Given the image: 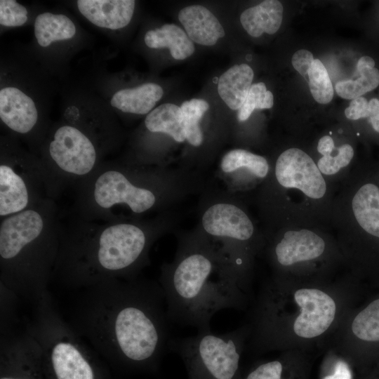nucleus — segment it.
Segmentation results:
<instances>
[{
	"label": "nucleus",
	"instance_id": "f257e3e1",
	"mask_svg": "<svg viewBox=\"0 0 379 379\" xmlns=\"http://www.w3.org/2000/svg\"><path fill=\"white\" fill-rule=\"evenodd\" d=\"M358 294L348 279L327 282L273 278L251 312L248 350L253 353L324 348Z\"/></svg>",
	"mask_w": 379,
	"mask_h": 379
},
{
	"label": "nucleus",
	"instance_id": "f03ea898",
	"mask_svg": "<svg viewBox=\"0 0 379 379\" xmlns=\"http://www.w3.org/2000/svg\"><path fill=\"white\" fill-rule=\"evenodd\" d=\"M167 317L198 331L211 329L218 311L243 309L248 294L241 288L230 262L206 247H187L166 267L163 279Z\"/></svg>",
	"mask_w": 379,
	"mask_h": 379
},
{
	"label": "nucleus",
	"instance_id": "7ed1b4c3",
	"mask_svg": "<svg viewBox=\"0 0 379 379\" xmlns=\"http://www.w3.org/2000/svg\"><path fill=\"white\" fill-rule=\"evenodd\" d=\"M268 255L274 279L331 281V270L345 261L340 249L307 229L284 232L270 244Z\"/></svg>",
	"mask_w": 379,
	"mask_h": 379
},
{
	"label": "nucleus",
	"instance_id": "20e7f679",
	"mask_svg": "<svg viewBox=\"0 0 379 379\" xmlns=\"http://www.w3.org/2000/svg\"><path fill=\"white\" fill-rule=\"evenodd\" d=\"M248 335L245 324L221 335L199 331L194 336L173 339L168 345L184 361L190 379H238Z\"/></svg>",
	"mask_w": 379,
	"mask_h": 379
},
{
	"label": "nucleus",
	"instance_id": "39448f33",
	"mask_svg": "<svg viewBox=\"0 0 379 379\" xmlns=\"http://www.w3.org/2000/svg\"><path fill=\"white\" fill-rule=\"evenodd\" d=\"M131 301L115 319L114 333L124 356L134 362L151 360L164 343L165 324L158 307Z\"/></svg>",
	"mask_w": 379,
	"mask_h": 379
},
{
	"label": "nucleus",
	"instance_id": "423d86ee",
	"mask_svg": "<svg viewBox=\"0 0 379 379\" xmlns=\"http://www.w3.org/2000/svg\"><path fill=\"white\" fill-rule=\"evenodd\" d=\"M330 347L350 364L363 366L379 360V296L354 307L330 338Z\"/></svg>",
	"mask_w": 379,
	"mask_h": 379
},
{
	"label": "nucleus",
	"instance_id": "0eeeda50",
	"mask_svg": "<svg viewBox=\"0 0 379 379\" xmlns=\"http://www.w3.org/2000/svg\"><path fill=\"white\" fill-rule=\"evenodd\" d=\"M48 151L55 168L72 177L88 175L97 162L93 142L81 130L71 125H62L55 131Z\"/></svg>",
	"mask_w": 379,
	"mask_h": 379
},
{
	"label": "nucleus",
	"instance_id": "6e6552de",
	"mask_svg": "<svg viewBox=\"0 0 379 379\" xmlns=\"http://www.w3.org/2000/svg\"><path fill=\"white\" fill-rule=\"evenodd\" d=\"M98 245L100 265L107 270L118 271L131 267L140 258L147 246V237L133 224H113L102 229Z\"/></svg>",
	"mask_w": 379,
	"mask_h": 379
},
{
	"label": "nucleus",
	"instance_id": "1a4fd4ad",
	"mask_svg": "<svg viewBox=\"0 0 379 379\" xmlns=\"http://www.w3.org/2000/svg\"><path fill=\"white\" fill-rule=\"evenodd\" d=\"M92 197L95 205L102 210L120 204L128 206L135 213L150 209L157 200L150 190L135 185L124 173L112 169L97 176L93 185Z\"/></svg>",
	"mask_w": 379,
	"mask_h": 379
},
{
	"label": "nucleus",
	"instance_id": "9d476101",
	"mask_svg": "<svg viewBox=\"0 0 379 379\" xmlns=\"http://www.w3.org/2000/svg\"><path fill=\"white\" fill-rule=\"evenodd\" d=\"M278 183L287 189L295 188L305 197L318 200L326 192V183L314 160L298 148H290L278 157L274 170Z\"/></svg>",
	"mask_w": 379,
	"mask_h": 379
},
{
	"label": "nucleus",
	"instance_id": "9b49d317",
	"mask_svg": "<svg viewBox=\"0 0 379 379\" xmlns=\"http://www.w3.org/2000/svg\"><path fill=\"white\" fill-rule=\"evenodd\" d=\"M45 218L36 208H29L6 216L0 225V255L4 260L15 258L45 230Z\"/></svg>",
	"mask_w": 379,
	"mask_h": 379
},
{
	"label": "nucleus",
	"instance_id": "f8f14e48",
	"mask_svg": "<svg viewBox=\"0 0 379 379\" xmlns=\"http://www.w3.org/2000/svg\"><path fill=\"white\" fill-rule=\"evenodd\" d=\"M0 118L11 131L26 134L35 127L38 110L35 102L27 93L15 86L0 90Z\"/></svg>",
	"mask_w": 379,
	"mask_h": 379
},
{
	"label": "nucleus",
	"instance_id": "ddd939ff",
	"mask_svg": "<svg viewBox=\"0 0 379 379\" xmlns=\"http://www.w3.org/2000/svg\"><path fill=\"white\" fill-rule=\"evenodd\" d=\"M78 10L89 22L99 27L119 29L127 26L133 15V0H79Z\"/></svg>",
	"mask_w": 379,
	"mask_h": 379
},
{
	"label": "nucleus",
	"instance_id": "4468645a",
	"mask_svg": "<svg viewBox=\"0 0 379 379\" xmlns=\"http://www.w3.org/2000/svg\"><path fill=\"white\" fill-rule=\"evenodd\" d=\"M31 191L25 175L11 163L0 164V215L6 216L29 208Z\"/></svg>",
	"mask_w": 379,
	"mask_h": 379
},
{
	"label": "nucleus",
	"instance_id": "2eb2a0df",
	"mask_svg": "<svg viewBox=\"0 0 379 379\" xmlns=\"http://www.w3.org/2000/svg\"><path fill=\"white\" fill-rule=\"evenodd\" d=\"M178 16L190 39L197 44L213 46L225 36V30L219 20L204 6H187L179 11Z\"/></svg>",
	"mask_w": 379,
	"mask_h": 379
},
{
	"label": "nucleus",
	"instance_id": "dca6fc26",
	"mask_svg": "<svg viewBox=\"0 0 379 379\" xmlns=\"http://www.w3.org/2000/svg\"><path fill=\"white\" fill-rule=\"evenodd\" d=\"M281 352L279 357L258 364L245 379H306L308 353L300 350Z\"/></svg>",
	"mask_w": 379,
	"mask_h": 379
},
{
	"label": "nucleus",
	"instance_id": "f3484780",
	"mask_svg": "<svg viewBox=\"0 0 379 379\" xmlns=\"http://www.w3.org/2000/svg\"><path fill=\"white\" fill-rule=\"evenodd\" d=\"M163 94L161 86L152 82L145 83L134 88H123L115 92L110 100V104L123 112L146 114L152 111Z\"/></svg>",
	"mask_w": 379,
	"mask_h": 379
},
{
	"label": "nucleus",
	"instance_id": "a211bd4d",
	"mask_svg": "<svg viewBox=\"0 0 379 379\" xmlns=\"http://www.w3.org/2000/svg\"><path fill=\"white\" fill-rule=\"evenodd\" d=\"M283 6L277 0H266L246 9L240 16V22L247 33L258 37L263 33L273 34L281 25Z\"/></svg>",
	"mask_w": 379,
	"mask_h": 379
},
{
	"label": "nucleus",
	"instance_id": "6ab92c4d",
	"mask_svg": "<svg viewBox=\"0 0 379 379\" xmlns=\"http://www.w3.org/2000/svg\"><path fill=\"white\" fill-rule=\"evenodd\" d=\"M253 71L246 64L235 65L219 78L218 92L221 99L233 110L244 103L253 79Z\"/></svg>",
	"mask_w": 379,
	"mask_h": 379
},
{
	"label": "nucleus",
	"instance_id": "aec40b11",
	"mask_svg": "<svg viewBox=\"0 0 379 379\" xmlns=\"http://www.w3.org/2000/svg\"><path fill=\"white\" fill-rule=\"evenodd\" d=\"M144 41L150 48H169L175 60H184L195 51L193 41L187 33L174 24H165L160 28L147 31Z\"/></svg>",
	"mask_w": 379,
	"mask_h": 379
},
{
	"label": "nucleus",
	"instance_id": "412c9836",
	"mask_svg": "<svg viewBox=\"0 0 379 379\" xmlns=\"http://www.w3.org/2000/svg\"><path fill=\"white\" fill-rule=\"evenodd\" d=\"M352 209L359 226L370 235L379 238V188L375 184L361 186L352 200Z\"/></svg>",
	"mask_w": 379,
	"mask_h": 379
},
{
	"label": "nucleus",
	"instance_id": "4be33fe9",
	"mask_svg": "<svg viewBox=\"0 0 379 379\" xmlns=\"http://www.w3.org/2000/svg\"><path fill=\"white\" fill-rule=\"evenodd\" d=\"M51 359L58 379H93L91 366L70 343H58L53 350Z\"/></svg>",
	"mask_w": 379,
	"mask_h": 379
},
{
	"label": "nucleus",
	"instance_id": "5701e85b",
	"mask_svg": "<svg viewBox=\"0 0 379 379\" xmlns=\"http://www.w3.org/2000/svg\"><path fill=\"white\" fill-rule=\"evenodd\" d=\"M145 125L149 131L166 133L176 142L186 140L182 112L175 104L164 103L152 109L147 115Z\"/></svg>",
	"mask_w": 379,
	"mask_h": 379
},
{
	"label": "nucleus",
	"instance_id": "b1692460",
	"mask_svg": "<svg viewBox=\"0 0 379 379\" xmlns=\"http://www.w3.org/2000/svg\"><path fill=\"white\" fill-rule=\"evenodd\" d=\"M34 27L35 38L41 47L56 41L71 39L77 31L74 23L67 15L49 12L38 15Z\"/></svg>",
	"mask_w": 379,
	"mask_h": 379
},
{
	"label": "nucleus",
	"instance_id": "393cba45",
	"mask_svg": "<svg viewBox=\"0 0 379 379\" xmlns=\"http://www.w3.org/2000/svg\"><path fill=\"white\" fill-rule=\"evenodd\" d=\"M360 77L356 80H343L335 84L337 94L344 99L354 100L373 91L379 85V70L369 56L360 58L357 62Z\"/></svg>",
	"mask_w": 379,
	"mask_h": 379
},
{
	"label": "nucleus",
	"instance_id": "a878e982",
	"mask_svg": "<svg viewBox=\"0 0 379 379\" xmlns=\"http://www.w3.org/2000/svg\"><path fill=\"white\" fill-rule=\"evenodd\" d=\"M246 168L258 178H265L269 172L267 159L246 149H235L224 155L220 168L225 173H231L239 168Z\"/></svg>",
	"mask_w": 379,
	"mask_h": 379
},
{
	"label": "nucleus",
	"instance_id": "bb28decb",
	"mask_svg": "<svg viewBox=\"0 0 379 379\" xmlns=\"http://www.w3.org/2000/svg\"><path fill=\"white\" fill-rule=\"evenodd\" d=\"M184 119L186 140L190 144L198 147L204 140L199 121L208 109V103L202 99L193 98L183 102L180 107Z\"/></svg>",
	"mask_w": 379,
	"mask_h": 379
},
{
	"label": "nucleus",
	"instance_id": "cd10ccee",
	"mask_svg": "<svg viewBox=\"0 0 379 379\" xmlns=\"http://www.w3.org/2000/svg\"><path fill=\"white\" fill-rule=\"evenodd\" d=\"M308 84L314 99L320 104L330 102L333 88L328 73L319 59H314L308 73Z\"/></svg>",
	"mask_w": 379,
	"mask_h": 379
},
{
	"label": "nucleus",
	"instance_id": "c85d7f7f",
	"mask_svg": "<svg viewBox=\"0 0 379 379\" xmlns=\"http://www.w3.org/2000/svg\"><path fill=\"white\" fill-rule=\"evenodd\" d=\"M273 105V94L267 90L263 82L252 84L244 103L238 110L237 118L239 121H244L254 109H270Z\"/></svg>",
	"mask_w": 379,
	"mask_h": 379
},
{
	"label": "nucleus",
	"instance_id": "c756f323",
	"mask_svg": "<svg viewBox=\"0 0 379 379\" xmlns=\"http://www.w3.org/2000/svg\"><path fill=\"white\" fill-rule=\"evenodd\" d=\"M326 350L321 379H353L351 364L333 349Z\"/></svg>",
	"mask_w": 379,
	"mask_h": 379
},
{
	"label": "nucleus",
	"instance_id": "7c9ffc66",
	"mask_svg": "<svg viewBox=\"0 0 379 379\" xmlns=\"http://www.w3.org/2000/svg\"><path fill=\"white\" fill-rule=\"evenodd\" d=\"M354 157V149L349 144H343L337 147L335 155L322 156L317 161L320 172L326 175H332L347 166Z\"/></svg>",
	"mask_w": 379,
	"mask_h": 379
},
{
	"label": "nucleus",
	"instance_id": "2f4dec72",
	"mask_svg": "<svg viewBox=\"0 0 379 379\" xmlns=\"http://www.w3.org/2000/svg\"><path fill=\"white\" fill-rule=\"evenodd\" d=\"M27 8L14 0L0 1V24L4 27H15L25 24L28 18Z\"/></svg>",
	"mask_w": 379,
	"mask_h": 379
},
{
	"label": "nucleus",
	"instance_id": "473e14b6",
	"mask_svg": "<svg viewBox=\"0 0 379 379\" xmlns=\"http://www.w3.org/2000/svg\"><path fill=\"white\" fill-rule=\"evenodd\" d=\"M314 60L313 55L310 51L300 49L293 54L291 62L294 69L308 80V73Z\"/></svg>",
	"mask_w": 379,
	"mask_h": 379
},
{
	"label": "nucleus",
	"instance_id": "72a5a7b5",
	"mask_svg": "<svg viewBox=\"0 0 379 379\" xmlns=\"http://www.w3.org/2000/svg\"><path fill=\"white\" fill-rule=\"evenodd\" d=\"M345 114L347 119L351 120L370 117L368 101L363 97L352 100L349 107L345 110Z\"/></svg>",
	"mask_w": 379,
	"mask_h": 379
},
{
	"label": "nucleus",
	"instance_id": "f704fd0d",
	"mask_svg": "<svg viewBox=\"0 0 379 379\" xmlns=\"http://www.w3.org/2000/svg\"><path fill=\"white\" fill-rule=\"evenodd\" d=\"M334 148V142L331 136L325 135L319 139L317 150L322 156L329 155Z\"/></svg>",
	"mask_w": 379,
	"mask_h": 379
},
{
	"label": "nucleus",
	"instance_id": "c9c22d12",
	"mask_svg": "<svg viewBox=\"0 0 379 379\" xmlns=\"http://www.w3.org/2000/svg\"><path fill=\"white\" fill-rule=\"evenodd\" d=\"M368 110L370 117L379 114V100L377 98H372L368 102Z\"/></svg>",
	"mask_w": 379,
	"mask_h": 379
},
{
	"label": "nucleus",
	"instance_id": "e433bc0d",
	"mask_svg": "<svg viewBox=\"0 0 379 379\" xmlns=\"http://www.w3.org/2000/svg\"><path fill=\"white\" fill-rule=\"evenodd\" d=\"M370 121L373 129L379 133V114L371 117Z\"/></svg>",
	"mask_w": 379,
	"mask_h": 379
},
{
	"label": "nucleus",
	"instance_id": "4c0bfd02",
	"mask_svg": "<svg viewBox=\"0 0 379 379\" xmlns=\"http://www.w3.org/2000/svg\"><path fill=\"white\" fill-rule=\"evenodd\" d=\"M1 379H22V378H10V377H2Z\"/></svg>",
	"mask_w": 379,
	"mask_h": 379
}]
</instances>
